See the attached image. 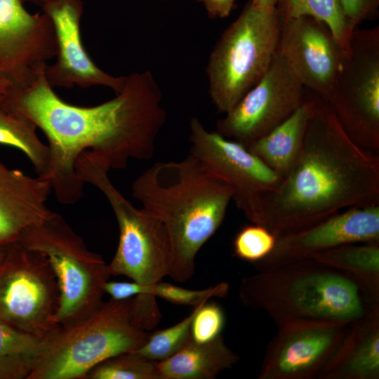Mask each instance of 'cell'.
I'll list each match as a JSON object with an SVG mask.
<instances>
[{
  "instance_id": "6da1fadb",
  "label": "cell",
  "mask_w": 379,
  "mask_h": 379,
  "mask_svg": "<svg viewBox=\"0 0 379 379\" xmlns=\"http://www.w3.org/2000/svg\"><path fill=\"white\" fill-rule=\"evenodd\" d=\"M162 94L149 71L126 76L113 99L93 107L62 100L48 83L44 69L29 85L12 86L4 99L40 128L48 141L49 161L43 178L49 181L58 201H78L84 182L77 173L79 156L91 151L110 169H123L130 159L153 157L157 138L165 124Z\"/></svg>"
},
{
  "instance_id": "7a4b0ae2",
  "label": "cell",
  "mask_w": 379,
  "mask_h": 379,
  "mask_svg": "<svg viewBox=\"0 0 379 379\" xmlns=\"http://www.w3.org/2000/svg\"><path fill=\"white\" fill-rule=\"evenodd\" d=\"M309 93L312 109L300 152L264 197L255 223L277 237L349 208L379 205V155L356 145L328 102Z\"/></svg>"
},
{
  "instance_id": "3957f363",
  "label": "cell",
  "mask_w": 379,
  "mask_h": 379,
  "mask_svg": "<svg viewBox=\"0 0 379 379\" xmlns=\"http://www.w3.org/2000/svg\"><path fill=\"white\" fill-rule=\"evenodd\" d=\"M132 194L166 227L172 250L169 277L187 281L198 252L225 218L232 189L190 153L180 161L153 164L135 180Z\"/></svg>"
},
{
  "instance_id": "277c9868",
  "label": "cell",
  "mask_w": 379,
  "mask_h": 379,
  "mask_svg": "<svg viewBox=\"0 0 379 379\" xmlns=\"http://www.w3.org/2000/svg\"><path fill=\"white\" fill-rule=\"evenodd\" d=\"M239 296L278 327L299 320L352 323L378 305L358 282L310 258L260 269L242 280Z\"/></svg>"
},
{
  "instance_id": "5b68a950",
  "label": "cell",
  "mask_w": 379,
  "mask_h": 379,
  "mask_svg": "<svg viewBox=\"0 0 379 379\" xmlns=\"http://www.w3.org/2000/svg\"><path fill=\"white\" fill-rule=\"evenodd\" d=\"M132 299L110 298L88 317L60 327L32 359L26 379H84L105 360L140 349L150 333L132 323Z\"/></svg>"
},
{
  "instance_id": "8992f818",
  "label": "cell",
  "mask_w": 379,
  "mask_h": 379,
  "mask_svg": "<svg viewBox=\"0 0 379 379\" xmlns=\"http://www.w3.org/2000/svg\"><path fill=\"white\" fill-rule=\"evenodd\" d=\"M84 182L97 187L111 206L119 229V244L108 265L113 276H125L154 292L155 286L169 276L172 250L164 224L143 207L127 200L108 177L110 169L100 157L84 152L75 164Z\"/></svg>"
},
{
  "instance_id": "52a82bcc",
  "label": "cell",
  "mask_w": 379,
  "mask_h": 379,
  "mask_svg": "<svg viewBox=\"0 0 379 379\" xmlns=\"http://www.w3.org/2000/svg\"><path fill=\"white\" fill-rule=\"evenodd\" d=\"M17 242L49 262L60 292L55 320L60 327L83 320L103 305L104 287L111 276L108 265L88 248L61 215L53 211L26 228Z\"/></svg>"
},
{
  "instance_id": "ba28073f",
  "label": "cell",
  "mask_w": 379,
  "mask_h": 379,
  "mask_svg": "<svg viewBox=\"0 0 379 379\" xmlns=\"http://www.w3.org/2000/svg\"><path fill=\"white\" fill-rule=\"evenodd\" d=\"M281 18L277 8L250 0L223 32L206 67L209 95L216 109L227 113L262 77L277 50Z\"/></svg>"
},
{
  "instance_id": "9c48e42d",
  "label": "cell",
  "mask_w": 379,
  "mask_h": 379,
  "mask_svg": "<svg viewBox=\"0 0 379 379\" xmlns=\"http://www.w3.org/2000/svg\"><path fill=\"white\" fill-rule=\"evenodd\" d=\"M60 292L55 275L41 253L10 244L0 264V321L47 340L55 322Z\"/></svg>"
},
{
  "instance_id": "30bf717a",
  "label": "cell",
  "mask_w": 379,
  "mask_h": 379,
  "mask_svg": "<svg viewBox=\"0 0 379 379\" xmlns=\"http://www.w3.org/2000/svg\"><path fill=\"white\" fill-rule=\"evenodd\" d=\"M361 149L379 155V27L353 32L343 69L328 100Z\"/></svg>"
},
{
  "instance_id": "8fae6325",
  "label": "cell",
  "mask_w": 379,
  "mask_h": 379,
  "mask_svg": "<svg viewBox=\"0 0 379 379\" xmlns=\"http://www.w3.org/2000/svg\"><path fill=\"white\" fill-rule=\"evenodd\" d=\"M306 92L277 50L262 77L217 121L216 131L248 147L291 116Z\"/></svg>"
},
{
  "instance_id": "7c38bea8",
  "label": "cell",
  "mask_w": 379,
  "mask_h": 379,
  "mask_svg": "<svg viewBox=\"0 0 379 379\" xmlns=\"http://www.w3.org/2000/svg\"><path fill=\"white\" fill-rule=\"evenodd\" d=\"M190 153L230 187L237 206L255 224L264 197L281 178L246 147L208 131L197 118L190 120Z\"/></svg>"
},
{
  "instance_id": "4fadbf2b",
  "label": "cell",
  "mask_w": 379,
  "mask_h": 379,
  "mask_svg": "<svg viewBox=\"0 0 379 379\" xmlns=\"http://www.w3.org/2000/svg\"><path fill=\"white\" fill-rule=\"evenodd\" d=\"M281 18L277 51L302 86L327 102L347 52L323 22L310 16Z\"/></svg>"
},
{
  "instance_id": "5bb4252c",
  "label": "cell",
  "mask_w": 379,
  "mask_h": 379,
  "mask_svg": "<svg viewBox=\"0 0 379 379\" xmlns=\"http://www.w3.org/2000/svg\"><path fill=\"white\" fill-rule=\"evenodd\" d=\"M351 324L299 320L279 326L269 344L258 378H319L342 343Z\"/></svg>"
},
{
  "instance_id": "9a60e30c",
  "label": "cell",
  "mask_w": 379,
  "mask_h": 379,
  "mask_svg": "<svg viewBox=\"0 0 379 379\" xmlns=\"http://www.w3.org/2000/svg\"><path fill=\"white\" fill-rule=\"evenodd\" d=\"M22 2L0 0V76L17 87L31 84L57 53L50 17L29 13Z\"/></svg>"
},
{
  "instance_id": "2e32d148",
  "label": "cell",
  "mask_w": 379,
  "mask_h": 379,
  "mask_svg": "<svg viewBox=\"0 0 379 379\" xmlns=\"http://www.w3.org/2000/svg\"><path fill=\"white\" fill-rule=\"evenodd\" d=\"M42 9L53 22L57 44L56 62L44 68L50 86L66 88L103 86L119 93L125 85L126 77H114L102 71L92 61L83 46L80 34L81 0H48Z\"/></svg>"
},
{
  "instance_id": "e0dca14e",
  "label": "cell",
  "mask_w": 379,
  "mask_h": 379,
  "mask_svg": "<svg viewBox=\"0 0 379 379\" xmlns=\"http://www.w3.org/2000/svg\"><path fill=\"white\" fill-rule=\"evenodd\" d=\"M379 242V205L352 207L306 229L277 237L260 269L309 258L341 245Z\"/></svg>"
},
{
  "instance_id": "ac0fdd59",
  "label": "cell",
  "mask_w": 379,
  "mask_h": 379,
  "mask_svg": "<svg viewBox=\"0 0 379 379\" xmlns=\"http://www.w3.org/2000/svg\"><path fill=\"white\" fill-rule=\"evenodd\" d=\"M52 191L48 180L30 177L0 161V243L17 241L27 227L51 213L46 205Z\"/></svg>"
},
{
  "instance_id": "d6986e66",
  "label": "cell",
  "mask_w": 379,
  "mask_h": 379,
  "mask_svg": "<svg viewBox=\"0 0 379 379\" xmlns=\"http://www.w3.org/2000/svg\"><path fill=\"white\" fill-rule=\"evenodd\" d=\"M379 378V309L373 307L350 326L340 347L320 373L324 379Z\"/></svg>"
},
{
  "instance_id": "ffe728a7",
  "label": "cell",
  "mask_w": 379,
  "mask_h": 379,
  "mask_svg": "<svg viewBox=\"0 0 379 379\" xmlns=\"http://www.w3.org/2000/svg\"><path fill=\"white\" fill-rule=\"evenodd\" d=\"M238 360L222 335L206 343H197L190 336L178 352L157 361V371L159 379H213Z\"/></svg>"
},
{
  "instance_id": "44dd1931",
  "label": "cell",
  "mask_w": 379,
  "mask_h": 379,
  "mask_svg": "<svg viewBox=\"0 0 379 379\" xmlns=\"http://www.w3.org/2000/svg\"><path fill=\"white\" fill-rule=\"evenodd\" d=\"M312 109V99L307 90L304 102L291 116L247 147L281 179L300 152Z\"/></svg>"
},
{
  "instance_id": "7402d4cb",
  "label": "cell",
  "mask_w": 379,
  "mask_h": 379,
  "mask_svg": "<svg viewBox=\"0 0 379 379\" xmlns=\"http://www.w3.org/2000/svg\"><path fill=\"white\" fill-rule=\"evenodd\" d=\"M309 258L350 277L378 300L379 242L344 244L314 253Z\"/></svg>"
},
{
  "instance_id": "603a6c76",
  "label": "cell",
  "mask_w": 379,
  "mask_h": 379,
  "mask_svg": "<svg viewBox=\"0 0 379 379\" xmlns=\"http://www.w3.org/2000/svg\"><path fill=\"white\" fill-rule=\"evenodd\" d=\"M34 123L0 100V145L15 147L22 152L41 178L46 175L49 148L36 134Z\"/></svg>"
},
{
  "instance_id": "cb8c5ba5",
  "label": "cell",
  "mask_w": 379,
  "mask_h": 379,
  "mask_svg": "<svg viewBox=\"0 0 379 379\" xmlns=\"http://www.w3.org/2000/svg\"><path fill=\"white\" fill-rule=\"evenodd\" d=\"M277 8L282 18L310 16L323 22L342 48L348 50L353 32L347 27L339 0H277Z\"/></svg>"
},
{
  "instance_id": "d4e9b609",
  "label": "cell",
  "mask_w": 379,
  "mask_h": 379,
  "mask_svg": "<svg viewBox=\"0 0 379 379\" xmlns=\"http://www.w3.org/2000/svg\"><path fill=\"white\" fill-rule=\"evenodd\" d=\"M84 379H159L157 361L136 351L110 357L91 369Z\"/></svg>"
},
{
  "instance_id": "484cf974",
  "label": "cell",
  "mask_w": 379,
  "mask_h": 379,
  "mask_svg": "<svg viewBox=\"0 0 379 379\" xmlns=\"http://www.w3.org/2000/svg\"><path fill=\"white\" fill-rule=\"evenodd\" d=\"M202 304L194 307L192 312L179 323L149 333L146 343L136 352L154 361H164L175 354L190 339L192 319Z\"/></svg>"
},
{
  "instance_id": "4316f807",
  "label": "cell",
  "mask_w": 379,
  "mask_h": 379,
  "mask_svg": "<svg viewBox=\"0 0 379 379\" xmlns=\"http://www.w3.org/2000/svg\"><path fill=\"white\" fill-rule=\"evenodd\" d=\"M277 237L265 227L251 223L242 227L233 241L234 255L244 260L257 263L273 251Z\"/></svg>"
},
{
  "instance_id": "83f0119b",
  "label": "cell",
  "mask_w": 379,
  "mask_h": 379,
  "mask_svg": "<svg viewBox=\"0 0 379 379\" xmlns=\"http://www.w3.org/2000/svg\"><path fill=\"white\" fill-rule=\"evenodd\" d=\"M228 292L229 285L226 282H221L205 289L190 290L160 281L154 289L157 298L173 304L193 307L207 302L213 297L224 298Z\"/></svg>"
},
{
  "instance_id": "f1b7e54d",
  "label": "cell",
  "mask_w": 379,
  "mask_h": 379,
  "mask_svg": "<svg viewBox=\"0 0 379 379\" xmlns=\"http://www.w3.org/2000/svg\"><path fill=\"white\" fill-rule=\"evenodd\" d=\"M46 340L0 321V358L27 357L33 359L42 350Z\"/></svg>"
},
{
  "instance_id": "f546056e",
  "label": "cell",
  "mask_w": 379,
  "mask_h": 379,
  "mask_svg": "<svg viewBox=\"0 0 379 379\" xmlns=\"http://www.w3.org/2000/svg\"><path fill=\"white\" fill-rule=\"evenodd\" d=\"M225 325V314L215 302L202 304L194 314L190 328L191 338L197 343H206L221 335Z\"/></svg>"
},
{
  "instance_id": "4dcf8cb0",
  "label": "cell",
  "mask_w": 379,
  "mask_h": 379,
  "mask_svg": "<svg viewBox=\"0 0 379 379\" xmlns=\"http://www.w3.org/2000/svg\"><path fill=\"white\" fill-rule=\"evenodd\" d=\"M343 15L351 32L363 21L375 15L379 0H339Z\"/></svg>"
},
{
  "instance_id": "1f68e13d",
  "label": "cell",
  "mask_w": 379,
  "mask_h": 379,
  "mask_svg": "<svg viewBox=\"0 0 379 379\" xmlns=\"http://www.w3.org/2000/svg\"><path fill=\"white\" fill-rule=\"evenodd\" d=\"M32 361V359L27 357H1L0 379H26Z\"/></svg>"
},
{
  "instance_id": "d6a6232c",
  "label": "cell",
  "mask_w": 379,
  "mask_h": 379,
  "mask_svg": "<svg viewBox=\"0 0 379 379\" xmlns=\"http://www.w3.org/2000/svg\"><path fill=\"white\" fill-rule=\"evenodd\" d=\"M211 18H224L230 15L237 0H199Z\"/></svg>"
},
{
  "instance_id": "836d02e7",
  "label": "cell",
  "mask_w": 379,
  "mask_h": 379,
  "mask_svg": "<svg viewBox=\"0 0 379 379\" xmlns=\"http://www.w3.org/2000/svg\"><path fill=\"white\" fill-rule=\"evenodd\" d=\"M251 1L255 6L265 9H274L277 4V0H251Z\"/></svg>"
},
{
  "instance_id": "e575fe53",
  "label": "cell",
  "mask_w": 379,
  "mask_h": 379,
  "mask_svg": "<svg viewBox=\"0 0 379 379\" xmlns=\"http://www.w3.org/2000/svg\"><path fill=\"white\" fill-rule=\"evenodd\" d=\"M12 84L0 76V100L6 97Z\"/></svg>"
},
{
  "instance_id": "d590c367",
  "label": "cell",
  "mask_w": 379,
  "mask_h": 379,
  "mask_svg": "<svg viewBox=\"0 0 379 379\" xmlns=\"http://www.w3.org/2000/svg\"><path fill=\"white\" fill-rule=\"evenodd\" d=\"M10 244H4L0 243V264L4 260Z\"/></svg>"
},
{
  "instance_id": "8d00e7d4",
  "label": "cell",
  "mask_w": 379,
  "mask_h": 379,
  "mask_svg": "<svg viewBox=\"0 0 379 379\" xmlns=\"http://www.w3.org/2000/svg\"><path fill=\"white\" fill-rule=\"evenodd\" d=\"M21 1L32 3L42 8V6L47 2L48 0H21Z\"/></svg>"
},
{
  "instance_id": "74e56055",
  "label": "cell",
  "mask_w": 379,
  "mask_h": 379,
  "mask_svg": "<svg viewBox=\"0 0 379 379\" xmlns=\"http://www.w3.org/2000/svg\"><path fill=\"white\" fill-rule=\"evenodd\" d=\"M164 1H166V0H164Z\"/></svg>"
}]
</instances>
